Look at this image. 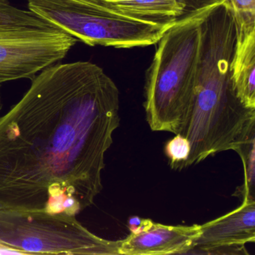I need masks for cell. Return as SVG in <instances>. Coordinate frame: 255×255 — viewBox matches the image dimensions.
Returning <instances> with one entry per match:
<instances>
[{"label":"cell","instance_id":"cell-1","mask_svg":"<svg viewBox=\"0 0 255 255\" xmlns=\"http://www.w3.org/2000/svg\"><path fill=\"white\" fill-rule=\"evenodd\" d=\"M119 91L89 62L39 72L0 117V208L76 216L102 191Z\"/></svg>","mask_w":255,"mask_h":255},{"label":"cell","instance_id":"cell-2","mask_svg":"<svg viewBox=\"0 0 255 255\" xmlns=\"http://www.w3.org/2000/svg\"><path fill=\"white\" fill-rule=\"evenodd\" d=\"M236 35L234 14L225 0L206 8L192 104L178 132L191 146L183 168L219 152L236 151L255 133V109L240 101L231 79Z\"/></svg>","mask_w":255,"mask_h":255},{"label":"cell","instance_id":"cell-3","mask_svg":"<svg viewBox=\"0 0 255 255\" xmlns=\"http://www.w3.org/2000/svg\"><path fill=\"white\" fill-rule=\"evenodd\" d=\"M207 7L177 20L157 42L144 86L146 118L153 131L177 135L186 121L199 61L201 20Z\"/></svg>","mask_w":255,"mask_h":255},{"label":"cell","instance_id":"cell-4","mask_svg":"<svg viewBox=\"0 0 255 255\" xmlns=\"http://www.w3.org/2000/svg\"><path fill=\"white\" fill-rule=\"evenodd\" d=\"M29 11L88 45L117 49L157 44L176 21L132 18L83 0H27Z\"/></svg>","mask_w":255,"mask_h":255},{"label":"cell","instance_id":"cell-5","mask_svg":"<svg viewBox=\"0 0 255 255\" xmlns=\"http://www.w3.org/2000/svg\"><path fill=\"white\" fill-rule=\"evenodd\" d=\"M120 243L92 234L76 216L0 208V249L13 253L119 255Z\"/></svg>","mask_w":255,"mask_h":255},{"label":"cell","instance_id":"cell-6","mask_svg":"<svg viewBox=\"0 0 255 255\" xmlns=\"http://www.w3.org/2000/svg\"><path fill=\"white\" fill-rule=\"evenodd\" d=\"M77 41L50 24H20L0 19V85L32 80L65 59Z\"/></svg>","mask_w":255,"mask_h":255},{"label":"cell","instance_id":"cell-7","mask_svg":"<svg viewBox=\"0 0 255 255\" xmlns=\"http://www.w3.org/2000/svg\"><path fill=\"white\" fill-rule=\"evenodd\" d=\"M255 242V201L243 200L238 208L201 225L199 236L187 254L210 255L216 249Z\"/></svg>","mask_w":255,"mask_h":255},{"label":"cell","instance_id":"cell-8","mask_svg":"<svg viewBox=\"0 0 255 255\" xmlns=\"http://www.w3.org/2000/svg\"><path fill=\"white\" fill-rule=\"evenodd\" d=\"M201 232V225L171 226L153 222L138 234L131 233L121 240L119 255L187 254Z\"/></svg>","mask_w":255,"mask_h":255},{"label":"cell","instance_id":"cell-9","mask_svg":"<svg viewBox=\"0 0 255 255\" xmlns=\"http://www.w3.org/2000/svg\"><path fill=\"white\" fill-rule=\"evenodd\" d=\"M222 0H108L101 5L132 18L169 23Z\"/></svg>","mask_w":255,"mask_h":255},{"label":"cell","instance_id":"cell-10","mask_svg":"<svg viewBox=\"0 0 255 255\" xmlns=\"http://www.w3.org/2000/svg\"><path fill=\"white\" fill-rule=\"evenodd\" d=\"M236 43L231 60V79L240 101L255 109V29L236 27Z\"/></svg>","mask_w":255,"mask_h":255},{"label":"cell","instance_id":"cell-11","mask_svg":"<svg viewBox=\"0 0 255 255\" xmlns=\"http://www.w3.org/2000/svg\"><path fill=\"white\" fill-rule=\"evenodd\" d=\"M236 151L239 153L244 165L245 181L237 189L234 195L242 200L255 201V133L247 138Z\"/></svg>","mask_w":255,"mask_h":255},{"label":"cell","instance_id":"cell-12","mask_svg":"<svg viewBox=\"0 0 255 255\" xmlns=\"http://www.w3.org/2000/svg\"><path fill=\"white\" fill-rule=\"evenodd\" d=\"M232 10L237 29H255V0H226Z\"/></svg>","mask_w":255,"mask_h":255},{"label":"cell","instance_id":"cell-13","mask_svg":"<svg viewBox=\"0 0 255 255\" xmlns=\"http://www.w3.org/2000/svg\"><path fill=\"white\" fill-rule=\"evenodd\" d=\"M0 19L20 24L46 26L48 23L32 11L13 6L8 0H0Z\"/></svg>","mask_w":255,"mask_h":255},{"label":"cell","instance_id":"cell-14","mask_svg":"<svg viewBox=\"0 0 255 255\" xmlns=\"http://www.w3.org/2000/svg\"><path fill=\"white\" fill-rule=\"evenodd\" d=\"M165 153L169 158L170 165L174 169H183V164L190 153V143L187 138L177 134L165 145Z\"/></svg>","mask_w":255,"mask_h":255},{"label":"cell","instance_id":"cell-15","mask_svg":"<svg viewBox=\"0 0 255 255\" xmlns=\"http://www.w3.org/2000/svg\"><path fill=\"white\" fill-rule=\"evenodd\" d=\"M153 222L150 219H141L138 216H132L128 220V228L132 234H138L150 228Z\"/></svg>","mask_w":255,"mask_h":255},{"label":"cell","instance_id":"cell-16","mask_svg":"<svg viewBox=\"0 0 255 255\" xmlns=\"http://www.w3.org/2000/svg\"><path fill=\"white\" fill-rule=\"evenodd\" d=\"M83 1H86V2H92V3L101 5V3L106 2V1H108V0H83Z\"/></svg>","mask_w":255,"mask_h":255},{"label":"cell","instance_id":"cell-17","mask_svg":"<svg viewBox=\"0 0 255 255\" xmlns=\"http://www.w3.org/2000/svg\"><path fill=\"white\" fill-rule=\"evenodd\" d=\"M2 98H1V95H0V112H1V110H2Z\"/></svg>","mask_w":255,"mask_h":255}]
</instances>
